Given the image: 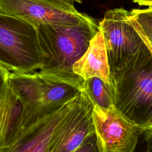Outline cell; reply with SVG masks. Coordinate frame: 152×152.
<instances>
[{
	"mask_svg": "<svg viewBox=\"0 0 152 152\" xmlns=\"http://www.w3.org/2000/svg\"><path fill=\"white\" fill-rule=\"evenodd\" d=\"M129 15V11L122 8L109 10L99 23L107 50L110 72L126 64L146 45Z\"/></svg>",
	"mask_w": 152,
	"mask_h": 152,
	"instance_id": "obj_7",
	"label": "cell"
},
{
	"mask_svg": "<svg viewBox=\"0 0 152 152\" xmlns=\"http://www.w3.org/2000/svg\"><path fill=\"white\" fill-rule=\"evenodd\" d=\"M0 64L9 71L34 72L40 67L36 28L0 11Z\"/></svg>",
	"mask_w": 152,
	"mask_h": 152,
	"instance_id": "obj_4",
	"label": "cell"
},
{
	"mask_svg": "<svg viewBox=\"0 0 152 152\" xmlns=\"http://www.w3.org/2000/svg\"><path fill=\"white\" fill-rule=\"evenodd\" d=\"M93 119L99 152H133L144 131L114 104L104 108L94 104Z\"/></svg>",
	"mask_w": 152,
	"mask_h": 152,
	"instance_id": "obj_6",
	"label": "cell"
},
{
	"mask_svg": "<svg viewBox=\"0 0 152 152\" xmlns=\"http://www.w3.org/2000/svg\"><path fill=\"white\" fill-rule=\"evenodd\" d=\"M80 93L62 106L34 122L19 134L11 152H49L64 119L78 102Z\"/></svg>",
	"mask_w": 152,
	"mask_h": 152,
	"instance_id": "obj_9",
	"label": "cell"
},
{
	"mask_svg": "<svg viewBox=\"0 0 152 152\" xmlns=\"http://www.w3.org/2000/svg\"><path fill=\"white\" fill-rule=\"evenodd\" d=\"M36 30L40 53L39 73L46 79L83 90L84 80L73 72L72 66L99 30V24H42Z\"/></svg>",
	"mask_w": 152,
	"mask_h": 152,
	"instance_id": "obj_1",
	"label": "cell"
},
{
	"mask_svg": "<svg viewBox=\"0 0 152 152\" xmlns=\"http://www.w3.org/2000/svg\"><path fill=\"white\" fill-rule=\"evenodd\" d=\"M9 83L22 107L20 133L62 106L81 91L66 83L46 79L38 71L10 72Z\"/></svg>",
	"mask_w": 152,
	"mask_h": 152,
	"instance_id": "obj_3",
	"label": "cell"
},
{
	"mask_svg": "<svg viewBox=\"0 0 152 152\" xmlns=\"http://www.w3.org/2000/svg\"><path fill=\"white\" fill-rule=\"evenodd\" d=\"M72 71L84 81L97 77L110 86L107 50L102 33L99 30L91 39L83 55L74 64Z\"/></svg>",
	"mask_w": 152,
	"mask_h": 152,
	"instance_id": "obj_11",
	"label": "cell"
},
{
	"mask_svg": "<svg viewBox=\"0 0 152 152\" xmlns=\"http://www.w3.org/2000/svg\"><path fill=\"white\" fill-rule=\"evenodd\" d=\"M110 78L114 105L145 129L152 120V55L147 45Z\"/></svg>",
	"mask_w": 152,
	"mask_h": 152,
	"instance_id": "obj_2",
	"label": "cell"
},
{
	"mask_svg": "<svg viewBox=\"0 0 152 152\" xmlns=\"http://www.w3.org/2000/svg\"><path fill=\"white\" fill-rule=\"evenodd\" d=\"M72 1H74V2H79V3H81V0H72Z\"/></svg>",
	"mask_w": 152,
	"mask_h": 152,
	"instance_id": "obj_17",
	"label": "cell"
},
{
	"mask_svg": "<svg viewBox=\"0 0 152 152\" xmlns=\"http://www.w3.org/2000/svg\"><path fill=\"white\" fill-rule=\"evenodd\" d=\"M86 90L93 104L107 108L114 104V98L110 85L97 77H92L84 81Z\"/></svg>",
	"mask_w": 152,
	"mask_h": 152,
	"instance_id": "obj_12",
	"label": "cell"
},
{
	"mask_svg": "<svg viewBox=\"0 0 152 152\" xmlns=\"http://www.w3.org/2000/svg\"><path fill=\"white\" fill-rule=\"evenodd\" d=\"M98 151L96 144V136L95 132L87 136L80 145L78 146L75 152H93Z\"/></svg>",
	"mask_w": 152,
	"mask_h": 152,
	"instance_id": "obj_14",
	"label": "cell"
},
{
	"mask_svg": "<svg viewBox=\"0 0 152 152\" xmlns=\"http://www.w3.org/2000/svg\"><path fill=\"white\" fill-rule=\"evenodd\" d=\"M131 23L152 44V7L146 9H134L129 11Z\"/></svg>",
	"mask_w": 152,
	"mask_h": 152,
	"instance_id": "obj_13",
	"label": "cell"
},
{
	"mask_svg": "<svg viewBox=\"0 0 152 152\" xmlns=\"http://www.w3.org/2000/svg\"><path fill=\"white\" fill-rule=\"evenodd\" d=\"M133 25V24H132ZM134 26V25H133ZM134 27L135 28V29L137 30V31L138 32V33L140 34V35L141 36L144 42L145 43V45H147V46L148 47V48L149 49V50L151 52V53L152 55V44L150 43V42L143 35V34L137 28H136L134 26ZM144 135H145V141L147 142L148 144V146L150 147H151V142H152V120L151 121V122L145 126L144 133Z\"/></svg>",
	"mask_w": 152,
	"mask_h": 152,
	"instance_id": "obj_15",
	"label": "cell"
},
{
	"mask_svg": "<svg viewBox=\"0 0 152 152\" xmlns=\"http://www.w3.org/2000/svg\"><path fill=\"white\" fill-rule=\"evenodd\" d=\"M93 106L86 90L81 91L79 100L62 122L49 152H75L83 140L95 132Z\"/></svg>",
	"mask_w": 152,
	"mask_h": 152,
	"instance_id": "obj_8",
	"label": "cell"
},
{
	"mask_svg": "<svg viewBox=\"0 0 152 152\" xmlns=\"http://www.w3.org/2000/svg\"><path fill=\"white\" fill-rule=\"evenodd\" d=\"M10 72L0 64V152H11L20 133L22 107L10 85Z\"/></svg>",
	"mask_w": 152,
	"mask_h": 152,
	"instance_id": "obj_10",
	"label": "cell"
},
{
	"mask_svg": "<svg viewBox=\"0 0 152 152\" xmlns=\"http://www.w3.org/2000/svg\"><path fill=\"white\" fill-rule=\"evenodd\" d=\"M72 0H0V11L22 19L36 28L42 24L79 25L97 22L78 12Z\"/></svg>",
	"mask_w": 152,
	"mask_h": 152,
	"instance_id": "obj_5",
	"label": "cell"
},
{
	"mask_svg": "<svg viewBox=\"0 0 152 152\" xmlns=\"http://www.w3.org/2000/svg\"><path fill=\"white\" fill-rule=\"evenodd\" d=\"M134 3L138 4L141 6H147L148 7H152V0H132Z\"/></svg>",
	"mask_w": 152,
	"mask_h": 152,
	"instance_id": "obj_16",
	"label": "cell"
}]
</instances>
